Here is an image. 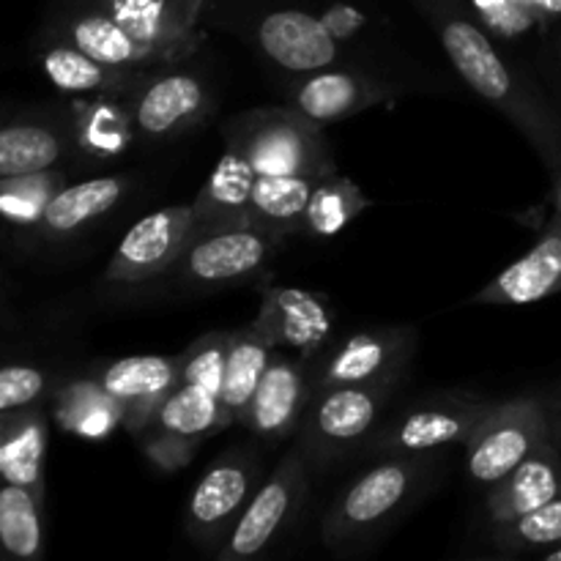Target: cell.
I'll return each instance as SVG.
<instances>
[{"mask_svg":"<svg viewBox=\"0 0 561 561\" xmlns=\"http://www.w3.org/2000/svg\"><path fill=\"white\" fill-rule=\"evenodd\" d=\"M449 64L466 85L507 115L520 135L535 146L548 170L561 168V113L540 88L507 64L493 36L471 20L455 0H422Z\"/></svg>","mask_w":561,"mask_h":561,"instance_id":"cell-1","label":"cell"},{"mask_svg":"<svg viewBox=\"0 0 561 561\" xmlns=\"http://www.w3.org/2000/svg\"><path fill=\"white\" fill-rule=\"evenodd\" d=\"M228 148L244 153L257 175H305L323 179L334 173V157L321 126L294 107H263L236 115L222 129Z\"/></svg>","mask_w":561,"mask_h":561,"instance_id":"cell-2","label":"cell"},{"mask_svg":"<svg viewBox=\"0 0 561 561\" xmlns=\"http://www.w3.org/2000/svg\"><path fill=\"white\" fill-rule=\"evenodd\" d=\"M425 471L427 466L416 460V455H394L373 466L329 510L323 518V542L334 551H348L356 542H365L414 499Z\"/></svg>","mask_w":561,"mask_h":561,"instance_id":"cell-3","label":"cell"},{"mask_svg":"<svg viewBox=\"0 0 561 561\" xmlns=\"http://www.w3.org/2000/svg\"><path fill=\"white\" fill-rule=\"evenodd\" d=\"M551 436V420L537 398L491 405L466 442V471L471 482L493 488Z\"/></svg>","mask_w":561,"mask_h":561,"instance_id":"cell-4","label":"cell"},{"mask_svg":"<svg viewBox=\"0 0 561 561\" xmlns=\"http://www.w3.org/2000/svg\"><path fill=\"white\" fill-rule=\"evenodd\" d=\"M257 480V458L250 449H233L219 458L186 502L184 526L197 546L208 551H222L230 531L239 524L241 513L250 504Z\"/></svg>","mask_w":561,"mask_h":561,"instance_id":"cell-5","label":"cell"},{"mask_svg":"<svg viewBox=\"0 0 561 561\" xmlns=\"http://www.w3.org/2000/svg\"><path fill=\"white\" fill-rule=\"evenodd\" d=\"M394 383L376 387H329L312 392L310 414L305 422V447L312 458L332 460L348 455L362 438L376 431Z\"/></svg>","mask_w":561,"mask_h":561,"instance_id":"cell-6","label":"cell"},{"mask_svg":"<svg viewBox=\"0 0 561 561\" xmlns=\"http://www.w3.org/2000/svg\"><path fill=\"white\" fill-rule=\"evenodd\" d=\"M307 493V453L294 449L285 455L274 474L252 493L239 524L230 531L219 559L239 561L266 551L279 531L290 524Z\"/></svg>","mask_w":561,"mask_h":561,"instance_id":"cell-7","label":"cell"},{"mask_svg":"<svg viewBox=\"0 0 561 561\" xmlns=\"http://www.w3.org/2000/svg\"><path fill=\"white\" fill-rule=\"evenodd\" d=\"M195 236V211L192 206H168L137 219L107 263V283L137 285L159 277L173 263Z\"/></svg>","mask_w":561,"mask_h":561,"instance_id":"cell-8","label":"cell"},{"mask_svg":"<svg viewBox=\"0 0 561 561\" xmlns=\"http://www.w3.org/2000/svg\"><path fill=\"white\" fill-rule=\"evenodd\" d=\"M491 405L485 400L466 398L411 405L378 431L370 449L376 455L394 458V455H425L449 444H466Z\"/></svg>","mask_w":561,"mask_h":561,"instance_id":"cell-9","label":"cell"},{"mask_svg":"<svg viewBox=\"0 0 561 561\" xmlns=\"http://www.w3.org/2000/svg\"><path fill=\"white\" fill-rule=\"evenodd\" d=\"M274 247L277 239L252 225L195 233L179 257L181 279L197 288L241 283L266 266Z\"/></svg>","mask_w":561,"mask_h":561,"instance_id":"cell-10","label":"cell"},{"mask_svg":"<svg viewBox=\"0 0 561 561\" xmlns=\"http://www.w3.org/2000/svg\"><path fill=\"white\" fill-rule=\"evenodd\" d=\"M414 351V332L400 329H373L351 334L348 340L329 351L312 378V392L329 387H376L398 383Z\"/></svg>","mask_w":561,"mask_h":561,"instance_id":"cell-11","label":"cell"},{"mask_svg":"<svg viewBox=\"0 0 561 561\" xmlns=\"http://www.w3.org/2000/svg\"><path fill=\"white\" fill-rule=\"evenodd\" d=\"M252 327L272 348L288 351L301 362L316 359L334 332V312L323 296L305 288H268Z\"/></svg>","mask_w":561,"mask_h":561,"instance_id":"cell-12","label":"cell"},{"mask_svg":"<svg viewBox=\"0 0 561 561\" xmlns=\"http://www.w3.org/2000/svg\"><path fill=\"white\" fill-rule=\"evenodd\" d=\"M129 107L142 140H168L208 113L211 93L192 71H162L135 88Z\"/></svg>","mask_w":561,"mask_h":561,"instance_id":"cell-13","label":"cell"},{"mask_svg":"<svg viewBox=\"0 0 561 561\" xmlns=\"http://www.w3.org/2000/svg\"><path fill=\"white\" fill-rule=\"evenodd\" d=\"M255 36L263 55L279 69L294 71V75H312L340 60V42L327 31L321 14H310V11H268L257 22Z\"/></svg>","mask_w":561,"mask_h":561,"instance_id":"cell-14","label":"cell"},{"mask_svg":"<svg viewBox=\"0 0 561 561\" xmlns=\"http://www.w3.org/2000/svg\"><path fill=\"white\" fill-rule=\"evenodd\" d=\"M181 356H124L99 373V383L124 405V431L142 436L162 400L179 383Z\"/></svg>","mask_w":561,"mask_h":561,"instance_id":"cell-15","label":"cell"},{"mask_svg":"<svg viewBox=\"0 0 561 561\" xmlns=\"http://www.w3.org/2000/svg\"><path fill=\"white\" fill-rule=\"evenodd\" d=\"M305 362L288 351H272L266 373L261 378L255 398H252L250 411L244 416V425L255 436L266 442H283L299 427L305 416L307 398L312 394V387H307Z\"/></svg>","mask_w":561,"mask_h":561,"instance_id":"cell-16","label":"cell"},{"mask_svg":"<svg viewBox=\"0 0 561 561\" xmlns=\"http://www.w3.org/2000/svg\"><path fill=\"white\" fill-rule=\"evenodd\" d=\"M561 290V214L553 211L537 244L524 257L504 268L480 294L477 305H531Z\"/></svg>","mask_w":561,"mask_h":561,"instance_id":"cell-17","label":"cell"},{"mask_svg":"<svg viewBox=\"0 0 561 561\" xmlns=\"http://www.w3.org/2000/svg\"><path fill=\"white\" fill-rule=\"evenodd\" d=\"M389 96H392L389 88L378 82L376 77L329 66V69L307 75L294 88L290 107L299 110L307 121L323 129V126L337 124V121L362 113V110L387 104Z\"/></svg>","mask_w":561,"mask_h":561,"instance_id":"cell-18","label":"cell"},{"mask_svg":"<svg viewBox=\"0 0 561 561\" xmlns=\"http://www.w3.org/2000/svg\"><path fill=\"white\" fill-rule=\"evenodd\" d=\"M206 0H107V11L170 64L190 55L197 44V16Z\"/></svg>","mask_w":561,"mask_h":561,"instance_id":"cell-19","label":"cell"},{"mask_svg":"<svg viewBox=\"0 0 561 561\" xmlns=\"http://www.w3.org/2000/svg\"><path fill=\"white\" fill-rule=\"evenodd\" d=\"M561 493V449L551 438L540 444L526 460H520L502 482L488 493L491 526L513 524L520 515L542 507Z\"/></svg>","mask_w":561,"mask_h":561,"instance_id":"cell-20","label":"cell"},{"mask_svg":"<svg viewBox=\"0 0 561 561\" xmlns=\"http://www.w3.org/2000/svg\"><path fill=\"white\" fill-rule=\"evenodd\" d=\"M255 181L257 173L250 159L236 148H228L192 203L195 233L250 225V197Z\"/></svg>","mask_w":561,"mask_h":561,"instance_id":"cell-21","label":"cell"},{"mask_svg":"<svg viewBox=\"0 0 561 561\" xmlns=\"http://www.w3.org/2000/svg\"><path fill=\"white\" fill-rule=\"evenodd\" d=\"M66 42H71L75 47H80L82 53L91 55L93 60L104 66H113V69H146V66H168L170 60L164 58L159 49L148 47V44L137 42L107 9L104 11H85L77 20H71L69 36Z\"/></svg>","mask_w":561,"mask_h":561,"instance_id":"cell-22","label":"cell"},{"mask_svg":"<svg viewBox=\"0 0 561 561\" xmlns=\"http://www.w3.org/2000/svg\"><path fill=\"white\" fill-rule=\"evenodd\" d=\"M272 345L257 332L255 327L230 332L228 356H225L222 389H219V403H222V431L233 427L236 422H244L255 398L261 378L272 359Z\"/></svg>","mask_w":561,"mask_h":561,"instance_id":"cell-23","label":"cell"},{"mask_svg":"<svg viewBox=\"0 0 561 561\" xmlns=\"http://www.w3.org/2000/svg\"><path fill=\"white\" fill-rule=\"evenodd\" d=\"M126 175H99L75 186H60L42 214V228L49 236H71L99 217L113 211L129 192Z\"/></svg>","mask_w":561,"mask_h":561,"instance_id":"cell-24","label":"cell"},{"mask_svg":"<svg viewBox=\"0 0 561 561\" xmlns=\"http://www.w3.org/2000/svg\"><path fill=\"white\" fill-rule=\"evenodd\" d=\"M44 449L47 425L36 411H5L0 414V477L3 482L31 488L42 499Z\"/></svg>","mask_w":561,"mask_h":561,"instance_id":"cell-25","label":"cell"},{"mask_svg":"<svg viewBox=\"0 0 561 561\" xmlns=\"http://www.w3.org/2000/svg\"><path fill=\"white\" fill-rule=\"evenodd\" d=\"M42 69L47 80L55 88L66 93H110V96H124V93H135L140 85V75L129 69H113L91 55L82 53L71 42L55 44L42 55Z\"/></svg>","mask_w":561,"mask_h":561,"instance_id":"cell-26","label":"cell"},{"mask_svg":"<svg viewBox=\"0 0 561 561\" xmlns=\"http://www.w3.org/2000/svg\"><path fill=\"white\" fill-rule=\"evenodd\" d=\"M312 186L316 179L305 175H257L250 197V225L277 241L283 236L301 233Z\"/></svg>","mask_w":561,"mask_h":561,"instance_id":"cell-27","label":"cell"},{"mask_svg":"<svg viewBox=\"0 0 561 561\" xmlns=\"http://www.w3.org/2000/svg\"><path fill=\"white\" fill-rule=\"evenodd\" d=\"M77 113V140L88 153L99 159H115L126 153L135 142L137 129L131 107L121 96L96 93L91 102H80Z\"/></svg>","mask_w":561,"mask_h":561,"instance_id":"cell-28","label":"cell"},{"mask_svg":"<svg viewBox=\"0 0 561 561\" xmlns=\"http://www.w3.org/2000/svg\"><path fill=\"white\" fill-rule=\"evenodd\" d=\"M55 416L66 433L91 438V442L110 438L118 427H124V405L110 398L99 378L69 383L60 392Z\"/></svg>","mask_w":561,"mask_h":561,"instance_id":"cell-29","label":"cell"},{"mask_svg":"<svg viewBox=\"0 0 561 561\" xmlns=\"http://www.w3.org/2000/svg\"><path fill=\"white\" fill-rule=\"evenodd\" d=\"M148 431L173 433V436L203 442L211 433L222 431L219 394L201 387V383H175V389L162 400V405L142 433Z\"/></svg>","mask_w":561,"mask_h":561,"instance_id":"cell-30","label":"cell"},{"mask_svg":"<svg viewBox=\"0 0 561 561\" xmlns=\"http://www.w3.org/2000/svg\"><path fill=\"white\" fill-rule=\"evenodd\" d=\"M64 131L49 124L0 126V179L53 170L64 159Z\"/></svg>","mask_w":561,"mask_h":561,"instance_id":"cell-31","label":"cell"},{"mask_svg":"<svg viewBox=\"0 0 561 561\" xmlns=\"http://www.w3.org/2000/svg\"><path fill=\"white\" fill-rule=\"evenodd\" d=\"M367 206H370V201L354 181L337 173L323 175L312 186L301 233L316 236V239H332V236L343 233Z\"/></svg>","mask_w":561,"mask_h":561,"instance_id":"cell-32","label":"cell"},{"mask_svg":"<svg viewBox=\"0 0 561 561\" xmlns=\"http://www.w3.org/2000/svg\"><path fill=\"white\" fill-rule=\"evenodd\" d=\"M42 499L31 488L0 485V548L14 559H36L42 553Z\"/></svg>","mask_w":561,"mask_h":561,"instance_id":"cell-33","label":"cell"},{"mask_svg":"<svg viewBox=\"0 0 561 561\" xmlns=\"http://www.w3.org/2000/svg\"><path fill=\"white\" fill-rule=\"evenodd\" d=\"M493 546L507 557L531 551H551L561 546V493L542 507L520 515L513 524L493 529Z\"/></svg>","mask_w":561,"mask_h":561,"instance_id":"cell-34","label":"cell"},{"mask_svg":"<svg viewBox=\"0 0 561 561\" xmlns=\"http://www.w3.org/2000/svg\"><path fill=\"white\" fill-rule=\"evenodd\" d=\"M64 186L58 173H31L14 175V179H0V214L11 222L31 225L42 222V214L55 192Z\"/></svg>","mask_w":561,"mask_h":561,"instance_id":"cell-35","label":"cell"},{"mask_svg":"<svg viewBox=\"0 0 561 561\" xmlns=\"http://www.w3.org/2000/svg\"><path fill=\"white\" fill-rule=\"evenodd\" d=\"M471 9L491 36L507 38V42L548 31V22L537 16L524 0H471Z\"/></svg>","mask_w":561,"mask_h":561,"instance_id":"cell-36","label":"cell"},{"mask_svg":"<svg viewBox=\"0 0 561 561\" xmlns=\"http://www.w3.org/2000/svg\"><path fill=\"white\" fill-rule=\"evenodd\" d=\"M228 343L230 332H211L206 334V337L197 340V343H192L190 348L181 354L179 383H201V387L219 394V389H222Z\"/></svg>","mask_w":561,"mask_h":561,"instance_id":"cell-37","label":"cell"},{"mask_svg":"<svg viewBox=\"0 0 561 561\" xmlns=\"http://www.w3.org/2000/svg\"><path fill=\"white\" fill-rule=\"evenodd\" d=\"M47 392V376L33 365L0 367V414L20 411L36 403Z\"/></svg>","mask_w":561,"mask_h":561,"instance_id":"cell-38","label":"cell"},{"mask_svg":"<svg viewBox=\"0 0 561 561\" xmlns=\"http://www.w3.org/2000/svg\"><path fill=\"white\" fill-rule=\"evenodd\" d=\"M201 442H192V438L173 436V433H159L148 431L142 433V453L146 458L157 466L159 471H181L192 463L195 458V449Z\"/></svg>","mask_w":561,"mask_h":561,"instance_id":"cell-39","label":"cell"},{"mask_svg":"<svg viewBox=\"0 0 561 561\" xmlns=\"http://www.w3.org/2000/svg\"><path fill=\"white\" fill-rule=\"evenodd\" d=\"M321 20L337 42H351V38H356L367 27V14L362 9H356L354 3L327 5L321 11Z\"/></svg>","mask_w":561,"mask_h":561,"instance_id":"cell-40","label":"cell"},{"mask_svg":"<svg viewBox=\"0 0 561 561\" xmlns=\"http://www.w3.org/2000/svg\"><path fill=\"white\" fill-rule=\"evenodd\" d=\"M524 3L529 5L537 16H542L548 25H551V22H561V0H524Z\"/></svg>","mask_w":561,"mask_h":561,"instance_id":"cell-41","label":"cell"},{"mask_svg":"<svg viewBox=\"0 0 561 561\" xmlns=\"http://www.w3.org/2000/svg\"><path fill=\"white\" fill-rule=\"evenodd\" d=\"M553 181V206H557V214H561V168L551 170Z\"/></svg>","mask_w":561,"mask_h":561,"instance_id":"cell-42","label":"cell"},{"mask_svg":"<svg viewBox=\"0 0 561 561\" xmlns=\"http://www.w3.org/2000/svg\"><path fill=\"white\" fill-rule=\"evenodd\" d=\"M553 66H557V77L561 85V36L553 38Z\"/></svg>","mask_w":561,"mask_h":561,"instance_id":"cell-43","label":"cell"},{"mask_svg":"<svg viewBox=\"0 0 561 561\" xmlns=\"http://www.w3.org/2000/svg\"><path fill=\"white\" fill-rule=\"evenodd\" d=\"M546 561H561V546L551 548V551H546Z\"/></svg>","mask_w":561,"mask_h":561,"instance_id":"cell-44","label":"cell"},{"mask_svg":"<svg viewBox=\"0 0 561 561\" xmlns=\"http://www.w3.org/2000/svg\"><path fill=\"white\" fill-rule=\"evenodd\" d=\"M553 442H557V444H559V449H561V431H559V438L553 436Z\"/></svg>","mask_w":561,"mask_h":561,"instance_id":"cell-45","label":"cell"}]
</instances>
